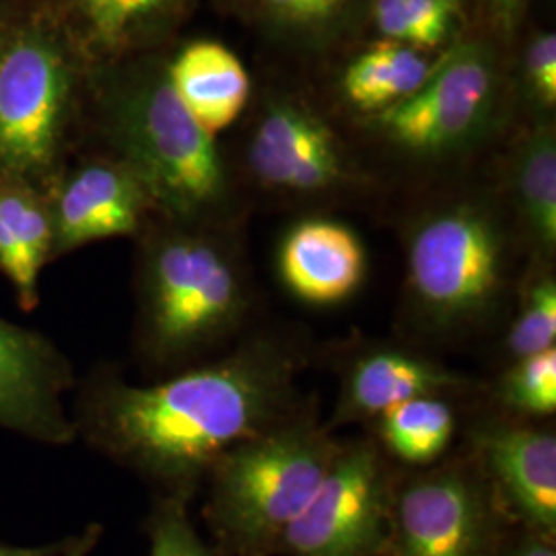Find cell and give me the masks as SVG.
<instances>
[{"label":"cell","instance_id":"1","mask_svg":"<svg viewBox=\"0 0 556 556\" xmlns=\"http://www.w3.org/2000/svg\"><path fill=\"white\" fill-rule=\"evenodd\" d=\"M305 363L295 338L250 334L227 355L163 383H112L98 400L96 431L169 495L190 497L231 447L298 413Z\"/></svg>","mask_w":556,"mask_h":556},{"label":"cell","instance_id":"2","mask_svg":"<svg viewBox=\"0 0 556 556\" xmlns=\"http://www.w3.org/2000/svg\"><path fill=\"white\" fill-rule=\"evenodd\" d=\"M340 441L314 406L231 447L208 472L204 521L220 556H275L316 495Z\"/></svg>","mask_w":556,"mask_h":556},{"label":"cell","instance_id":"3","mask_svg":"<svg viewBox=\"0 0 556 556\" xmlns=\"http://www.w3.org/2000/svg\"><path fill=\"white\" fill-rule=\"evenodd\" d=\"M406 298L431 334L486 326L507 299V248L497 220L454 204L418 223L406 252Z\"/></svg>","mask_w":556,"mask_h":556},{"label":"cell","instance_id":"4","mask_svg":"<svg viewBox=\"0 0 556 556\" xmlns=\"http://www.w3.org/2000/svg\"><path fill=\"white\" fill-rule=\"evenodd\" d=\"M144 337L160 358L199 355L238 334L252 295L233 254L200 236L161 241L144 278Z\"/></svg>","mask_w":556,"mask_h":556},{"label":"cell","instance_id":"5","mask_svg":"<svg viewBox=\"0 0 556 556\" xmlns=\"http://www.w3.org/2000/svg\"><path fill=\"white\" fill-rule=\"evenodd\" d=\"M509 528L468 454L397 475L379 556H497Z\"/></svg>","mask_w":556,"mask_h":556},{"label":"cell","instance_id":"6","mask_svg":"<svg viewBox=\"0 0 556 556\" xmlns=\"http://www.w3.org/2000/svg\"><path fill=\"white\" fill-rule=\"evenodd\" d=\"M126 124L130 169L149 199L181 219L202 217L227 194L215 139L188 114L169 80L139 98Z\"/></svg>","mask_w":556,"mask_h":556},{"label":"cell","instance_id":"7","mask_svg":"<svg viewBox=\"0 0 556 556\" xmlns=\"http://www.w3.org/2000/svg\"><path fill=\"white\" fill-rule=\"evenodd\" d=\"M396 478L374 439L340 441L316 495L280 538L277 555L379 556Z\"/></svg>","mask_w":556,"mask_h":556},{"label":"cell","instance_id":"8","mask_svg":"<svg viewBox=\"0 0 556 556\" xmlns=\"http://www.w3.org/2000/svg\"><path fill=\"white\" fill-rule=\"evenodd\" d=\"M66 68L56 46L23 34L0 54V161L15 174L43 169L56 151L66 100Z\"/></svg>","mask_w":556,"mask_h":556},{"label":"cell","instance_id":"9","mask_svg":"<svg viewBox=\"0 0 556 556\" xmlns=\"http://www.w3.org/2000/svg\"><path fill=\"white\" fill-rule=\"evenodd\" d=\"M468 445L505 519L514 528L556 536L555 429L498 415L475 422Z\"/></svg>","mask_w":556,"mask_h":556},{"label":"cell","instance_id":"10","mask_svg":"<svg viewBox=\"0 0 556 556\" xmlns=\"http://www.w3.org/2000/svg\"><path fill=\"white\" fill-rule=\"evenodd\" d=\"M493 89L491 60L478 46L441 59L415 96L379 112L381 130L415 155L452 151L477 128Z\"/></svg>","mask_w":556,"mask_h":556},{"label":"cell","instance_id":"11","mask_svg":"<svg viewBox=\"0 0 556 556\" xmlns=\"http://www.w3.org/2000/svg\"><path fill=\"white\" fill-rule=\"evenodd\" d=\"M475 381L435 358L400 346H367L346 363L328 431L371 422L400 404L420 396H464Z\"/></svg>","mask_w":556,"mask_h":556},{"label":"cell","instance_id":"12","mask_svg":"<svg viewBox=\"0 0 556 556\" xmlns=\"http://www.w3.org/2000/svg\"><path fill=\"white\" fill-rule=\"evenodd\" d=\"M250 169L262 186L314 194L346 179L337 137L314 114L282 103L260 122L250 144Z\"/></svg>","mask_w":556,"mask_h":556},{"label":"cell","instance_id":"13","mask_svg":"<svg viewBox=\"0 0 556 556\" xmlns=\"http://www.w3.org/2000/svg\"><path fill=\"white\" fill-rule=\"evenodd\" d=\"M64 381V367L38 334L0 319V425L48 441L68 439L59 397Z\"/></svg>","mask_w":556,"mask_h":556},{"label":"cell","instance_id":"14","mask_svg":"<svg viewBox=\"0 0 556 556\" xmlns=\"http://www.w3.org/2000/svg\"><path fill=\"white\" fill-rule=\"evenodd\" d=\"M367 273V254L355 231L337 220L295 225L280 243L278 275L303 303L338 305L353 298Z\"/></svg>","mask_w":556,"mask_h":556},{"label":"cell","instance_id":"15","mask_svg":"<svg viewBox=\"0 0 556 556\" xmlns=\"http://www.w3.org/2000/svg\"><path fill=\"white\" fill-rule=\"evenodd\" d=\"M149 194L130 167L89 165L64 186L56 211L59 248L135 233Z\"/></svg>","mask_w":556,"mask_h":556},{"label":"cell","instance_id":"16","mask_svg":"<svg viewBox=\"0 0 556 556\" xmlns=\"http://www.w3.org/2000/svg\"><path fill=\"white\" fill-rule=\"evenodd\" d=\"M169 85L188 114L213 139L238 119L250 98V77L243 64L217 41L190 43L172 64Z\"/></svg>","mask_w":556,"mask_h":556},{"label":"cell","instance_id":"17","mask_svg":"<svg viewBox=\"0 0 556 556\" xmlns=\"http://www.w3.org/2000/svg\"><path fill=\"white\" fill-rule=\"evenodd\" d=\"M456 397L420 396L371 420V439L388 459L410 470L439 464L457 431Z\"/></svg>","mask_w":556,"mask_h":556},{"label":"cell","instance_id":"18","mask_svg":"<svg viewBox=\"0 0 556 556\" xmlns=\"http://www.w3.org/2000/svg\"><path fill=\"white\" fill-rule=\"evenodd\" d=\"M439 62L400 41H379L361 54L344 75L346 98L365 112H383L408 100L433 77Z\"/></svg>","mask_w":556,"mask_h":556},{"label":"cell","instance_id":"19","mask_svg":"<svg viewBox=\"0 0 556 556\" xmlns=\"http://www.w3.org/2000/svg\"><path fill=\"white\" fill-rule=\"evenodd\" d=\"M514 188L519 217L540 258L556 250V142L548 128H538L517 155Z\"/></svg>","mask_w":556,"mask_h":556},{"label":"cell","instance_id":"20","mask_svg":"<svg viewBox=\"0 0 556 556\" xmlns=\"http://www.w3.org/2000/svg\"><path fill=\"white\" fill-rule=\"evenodd\" d=\"M493 400L507 417L553 418L556 413V346L511 361L493 383Z\"/></svg>","mask_w":556,"mask_h":556},{"label":"cell","instance_id":"21","mask_svg":"<svg viewBox=\"0 0 556 556\" xmlns=\"http://www.w3.org/2000/svg\"><path fill=\"white\" fill-rule=\"evenodd\" d=\"M555 346L556 278L548 266H542L519 287L516 316L505 334V355L517 361Z\"/></svg>","mask_w":556,"mask_h":556},{"label":"cell","instance_id":"22","mask_svg":"<svg viewBox=\"0 0 556 556\" xmlns=\"http://www.w3.org/2000/svg\"><path fill=\"white\" fill-rule=\"evenodd\" d=\"M456 15L457 0H374L379 31L417 50L438 48Z\"/></svg>","mask_w":556,"mask_h":556},{"label":"cell","instance_id":"23","mask_svg":"<svg viewBox=\"0 0 556 556\" xmlns=\"http://www.w3.org/2000/svg\"><path fill=\"white\" fill-rule=\"evenodd\" d=\"M0 220L9 227L20 248L25 277L36 289L41 264L50 248V223L38 200L17 188L0 190Z\"/></svg>","mask_w":556,"mask_h":556},{"label":"cell","instance_id":"24","mask_svg":"<svg viewBox=\"0 0 556 556\" xmlns=\"http://www.w3.org/2000/svg\"><path fill=\"white\" fill-rule=\"evenodd\" d=\"M98 40L118 46L163 17L176 0H75Z\"/></svg>","mask_w":556,"mask_h":556},{"label":"cell","instance_id":"25","mask_svg":"<svg viewBox=\"0 0 556 556\" xmlns=\"http://www.w3.org/2000/svg\"><path fill=\"white\" fill-rule=\"evenodd\" d=\"M188 498L169 495L155 507L149 519V556H215L188 516Z\"/></svg>","mask_w":556,"mask_h":556},{"label":"cell","instance_id":"26","mask_svg":"<svg viewBox=\"0 0 556 556\" xmlns=\"http://www.w3.org/2000/svg\"><path fill=\"white\" fill-rule=\"evenodd\" d=\"M526 77L532 91L546 105L556 101V36L544 34L530 43L526 54Z\"/></svg>","mask_w":556,"mask_h":556},{"label":"cell","instance_id":"27","mask_svg":"<svg viewBox=\"0 0 556 556\" xmlns=\"http://www.w3.org/2000/svg\"><path fill=\"white\" fill-rule=\"evenodd\" d=\"M278 17L299 27H319L337 17L346 0H266Z\"/></svg>","mask_w":556,"mask_h":556},{"label":"cell","instance_id":"28","mask_svg":"<svg viewBox=\"0 0 556 556\" xmlns=\"http://www.w3.org/2000/svg\"><path fill=\"white\" fill-rule=\"evenodd\" d=\"M497 556H556V536L511 526Z\"/></svg>","mask_w":556,"mask_h":556},{"label":"cell","instance_id":"29","mask_svg":"<svg viewBox=\"0 0 556 556\" xmlns=\"http://www.w3.org/2000/svg\"><path fill=\"white\" fill-rule=\"evenodd\" d=\"M101 534H103V528L93 523V526L85 528L79 536L71 538L64 544H60L54 556H89L91 551L98 546Z\"/></svg>","mask_w":556,"mask_h":556},{"label":"cell","instance_id":"30","mask_svg":"<svg viewBox=\"0 0 556 556\" xmlns=\"http://www.w3.org/2000/svg\"><path fill=\"white\" fill-rule=\"evenodd\" d=\"M523 2H526V0H486V4L491 7L493 15H495L501 23H505L507 27L516 23L517 15H519Z\"/></svg>","mask_w":556,"mask_h":556},{"label":"cell","instance_id":"31","mask_svg":"<svg viewBox=\"0 0 556 556\" xmlns=\"http://www.w3.org/2000/svg\"><path fill=\"white\" fill-rule=\"evenodd\" d=\"M59 546L54 548H15V546H0V556H54Z\"/></svg>","mask_w":556,"mask_h":556}]
</instances>
